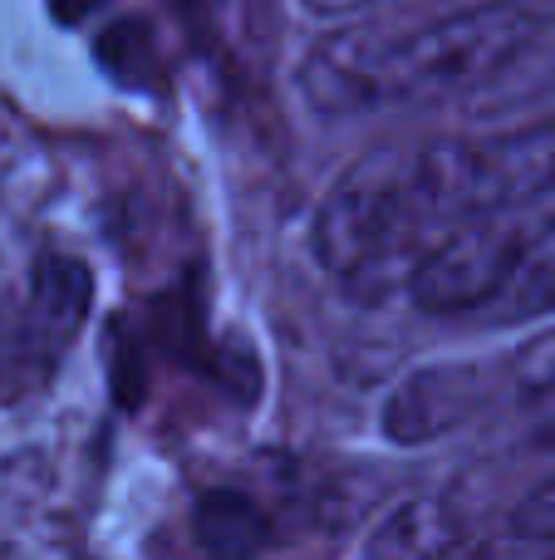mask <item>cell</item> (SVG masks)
Masks as SVG:
<instances>
[{"label":"cell","instance_id":"obj_12","mask_svg":"<svg viewBox=\"0 0 555 560\" xmlns=\"http://www.w3.org/2000/svg\"><path fill=\"white\" fill-rule=\"evenodd\" d=\"M45 5H49V15H55L59 25H79V20H88L104 0H45Z\"/></svg>","mask_w":555,"mask_h":560},{"label":"cell","instance_id":"obj_1","mask_svg":"<svg viewBox=\"0 0 555 560\" xmlns=\"http://www.w3.org/2000/svg\"><path fill=\"white\" fill-rule=\"evenodd\" d=\"M541 10L521 0H487L448 15L393 25L350 20L300 59V94L320 118L413 114L492 89L541 30Z\"/></svg>","mask_w":555,"mask_h":560},{"label":"cell","instance_id":"obj_2","mask_svg":"<svg viewBox=\"0 0 555 560\" xmlns=\"http://www.w3.org/2000/svg\"><path fill=\"white\" fill-rule=\"evenodd\" d=\"M462 138L383 143L350 163L315 212V261L354 290L374 280H409L413 261L468 217Z\"/></svg>","mask_w":555,"mask_h":560},{"label":"cell","instance_id":"obj_7","mask_svg":"<svg viewBox=\"0 0 555 560\" xmlns=\"http://www.w3.org/2000/svg\"><path fill=\"white\" fill-rule=\"evenodd\" d=\"M468 546V532H462V516L452 512L438 497H413V502H399L369 536H364V556H452Z\"/></svg>","mask_w":555,"mask_h":560},{"label":"cell","instance_id":"obj_10","mask_svg":"<svg viewBox=\"0 0 555 560\" xmlns=\"http://www.w3.org/2000/svg\"><path fill=\"white\" fill-rule=\"evenodd\" d=\"M98 69H104L114 84L133 89V94H147L163 79V59H157V39L147 20H114L104 35L94 39Z\"/></svg>","mask_w":555,"mask_h":560},{"label":"cell","instance_id":"obj_14","mask_svg":"<svg viewBox=\"0 0 555 560\" xmlns=\"http://www.w3.org/2000/svg\"><path fill=\"white\" fill-rule=\"evenodd\" d=\"M305 5L320 10V15H354V10H369L379 0H305Z\"/></svg>","mask_w":555,"mask_h":560},{"label":"cell","instance_id":"obj_8","mask_svg":"<svg viewBox=\"0 0 555 560\" xmlns=\"http://www.w3.org/2000/svg\"><path fill=\"white\" fill-rule=\"evenodd\" d=\"M192 532L202 541L206 556H256L271 541V516L236 487H212L202 492V502L192 506Z\"/></svg>","mask_w":555,"mask_h":560},{"label":"cell","instance_id":"obj_13","mask_svg":"<svg viewBox=\"0 0 555 560\" xmlns=\"http://www.w3.org/2000/svg\"><path fill=\"white\" fill-rule=\"evenodd\" d=\"M541 398H546L541 404V443L555 447V374L541 378Z\"/></svg>","mask_w":555,"mask_h":560},{"label":"cell","instance_id":"obj_4","mask_svg":"<svg viewBox=\"0 0 555 560\" xmlns=\"http://www.w3.org/2000/svg\"><path fill=\"white\" fill-rule=\"evenodd\" d=\"M462 158H468L472 212L517 207V212L555 217V118L492 138H462Z\"/></svg>","mask_w":555,"mask_h":560},{"label":"cell","instance_id":"obj_9","mask_svg":"<svg viewBox=\"0 0 555 560\" xmlns=\"http://www.w3.org/2000/svg\"><path fill=\"white\" fill-rule=\"evenodd\" d=\"M551 310H555V222H546L527 242V252L511 266L507 285L497 290V300H492L477 319L521 325V319H541V315H551Z\"/></svg>","mask_w":555,"mask_h":560},{"label":"cell","instance_id":"obj_5","mask_svg":"<svg viewBox=\"0 0 555 560\" xmlns=\"http://www.w3.org/2000/svg\"><path fill=\"white\" fill-rule=\"evenodd\" d=\"M482 384L477 369L468 364H438L409 374L383 404V433L403 447H418L428 438H442L452 428H462L482 408Z\"/></svg>","mask_w":555,"mask_h":560},{"label":"cell","instance_id":"obj_3","mask_svg":"<svg viewBox=\"0 0 555 560\" xmlns=\"http://www.w3.org/2000/svg\"><path fill=\"white\" fill-rule=\"evenodd\" d=\"M555 217L517 212V207H482L468 212L413 261L409 271V300L423 315L438 319H477L482 310L497 300V290L507 285L517 256L527 252V242Z\"/></svg>","mask_w":555,"mask_h":560},{"label":"cell","instance_id":"obj_6","mask_svg":"<svg viewBox=\"0 0 555 560\" xmlns=\"http://www.w3.org/2000/svg\"><path fill=\"white\" fill-rule=\"evenodd\" d=\"M88 300H94V280H88L84 261H74V256H45L35 266L25 325L35 339H45V354H59L74 339V329L88 315Z\"/></svg>","mask_w":555,"mask_h":560},{"label":"cell","instance_id":"obj_11","mask_svg":"<svg viewBox=\"0 0 555 560\" xmlns=\"http://www.w3.org/2000/svg\"><path fill=\"white\" fill-rule=\"evenodd\" d=\"M511 532L527 536V541H555V477L541 482L536 492L511 512Z\"/></svg>","mask_w":555,"mask_h":560}]
</instances>
